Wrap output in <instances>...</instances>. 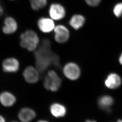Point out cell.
Here are the masks:
<instances>
[{"label": "cell", "mask_w": 122, "mask_h": 122, "mask_svg": "<svg viewBox=\"0 0 122 122\" xmlns=\"http://www.w3.org/2000/svg\"><path fill=\"white\" fill-rule=\"evenodd\" d=\"M113 12L116 16L120 17L122 15V3L117 4L113 9Z\"/></svg>", "instance_id": "cell-18"}, {"label": "cell", "mask_w": 122, "mask_h": 122, "mask_svg": "<svg viewBox=\"0 0 122 122\" xmlns=\"http://www.w3.org/2000/svg\"><path fill=\"white\" fill-rule=\"evenodd\" d=\"M38 25L41 31L44 33H49L55 27L53 20L48 18H42L39 20Z\"/></svg>", "instance_id": "cell-10"}, {"label": "cell", "mask_w": 122, "mask_h": 122, "mask_svg": "<svg viewBox=\"0 0 122 122\" xmlns=\"http://www.w3.org/2000/svg\"><path fill=\"white\" fill-rule=\"evenodd\" d=\"M0 122H6L5 118L1 115H0Z\"/></svg>", "instance_id": "cell-20"}, {"label": "cell", "mask_w": 122, "mask_h": 122, "mask_svg": "<svg viewBox=\"0 0 122 122\" xmlns=\"http://www.w3.org/2000/svg\"><path fill=\"white\" fill-rule=\"evenodd\" d=\"M55 39L57 42L63 43L67 41L69 38V33L65 26L58 25L54 27Z\"/></svg>", "instance_id": "cell-6"}, {"label": "cell", "mask_w": 122, "mask_h": 122, "mask_svg": "<svg viewBox=\"0 0 122 122\" xmlns=\"http://www.w3.org/2000/svg\"><path fill=\"white\" fill-rule=\"evenodd\" d=\"M117 122H122V120H119Z\"/></svg>", "instance_id": "cell-24"}, {"label": "cell", "mask_w": 122, "mask_h": 122, "mask_svg": "<svg viewBox=\"0 0 122 122\" xmlns=\"http://www.w3.org/2000/svg\"><path fill=\"white\" fill-rule=\"evenodd\" d=\"M15 102V97L11 93L4 92L0 94V102L5 107H11L14 105Z\"/></svg>", "instance_id": "cell-13"}, {"label": "cell", "mask_w": 122, "mask_h": 122, "mask_svg": "<svg viewBox=\"0 0 122 122\" xmlns=\"http://www.w3.org/2000/svg\"></svg>", "instance_id": "cell-26"}, {"label": "cell", "mask_w": 122, "mask_h": 122, "mask_svg": "<svg viewBox=\"0 0 122 122\" xmlns=\"http://www.w3.org/2000/svg\"><path fill=\"white\" fill-rule=\"evenodd\" d=\"M85 122H96L95 121H93V120H87Z\"/></svg>", "instance_id": "cell-22"}, {"label": "cell", "mask_w": 122, "mask_h": 122, "mask_svg": "<svg viewBox=\"0 0 122 122\" xmlns=\"http://www.w3.org/2000/svg\"><path fill=\"white\" fill-rule=\"evenodd\" d=\"M18 27L16 21L12 17L8 16L5 18L4 21L2 31L6 35H10L16 31Z\"/></svg>", "instance_id": "cell-9"}, {"label": "cell", "mask_w": 122, "mask_h": 122, "mask_svg": "<svg viewBox=\"0 0 122 122\" xmlns=\"http://www.w3.org/2000/svg\"><path fill=\"white\" fill-rule=\"evenodd\" d=\"M113 103V99L109 96H103L100 97L98 100L99 107L102 109L108 110L109 107Z\"/></svg>", "instance_id": "cell-16"}, {"label": "cell", "mask_w": 122, "mask_h": 122, "mask_svg": "<svg viewBox=\"0 0 122 122\" xmlns=\"http://www.w3.org/2000/svg\"><path fill=\"white\" fill-rule=\"evenodd\" d=\"M105 83L108 88L115 89L118 88L121 85V79L117 74L112 73L106 79Z\"/></svg>", "instance_id": "cell-12"}, {"label": "cell", "mask_w": 122, "mask_h": 122, "mask_svg": "<svg viewBox=\"0 0 122 122\" xmlns=\"http://www.w3.org/2000/svg\"><path fill=\"white\" fill-rule=\"evenodd\" d=\"M34 56L36 69L41 76L51 65L56 67L59 66V57L52 52L51 43L47 39L41 41L38 48L35 52Z\"/></svg>", "instance_id": "cell-1"}, {"label": "cell", "mask_w": 122, "mask_h": 122, "mask_svg": "<svg viewBox=\"0 0 122 122\" xmlns=\"http://www.w3.org/2000/svg\"><path fill=\"white\" fill-rule=\"evenodd\" d=\"M2 66V70L5 73H16L19 70L20 63L15 58H8L3 61Z\"/></svg>", "instance_id": "cell-5"}, {"label": "cell", "mask_w": 122, "mask_h": 122, "mask_svg": "<svg viewBox=\"0 0 122 122\" xmlns=\"http://www.w3.org/2000/svg\"><path fill=\"white\" fill-rule=\"evenodd\" d=\"M50 110L52 115L56 117H63L64 116L66 113V109L64 106L58 103L52 104Z\"/></svg>", "instance_id": "cell-14"}, {"label": "cell", "mask_w": 122, "mask_h": 122, "mask_svg": "<svg viewBox=\"0 0 122 122\" xmlns=\"http://www.w3.org/2000/svg\"><path fill=\"white\" fill-rule=\"evenodd\" d=\"M61 81L54 71H50L45 78L44 85L46 89L53 92L58 91L61 86Z\"/></svg>", "instance_id": "cell-3"}, {"label": "cell", "mask_w": 122, "mask_h": 122, "mask_svg": "<svg viewBox=\"0 0 122 122\" xmlns=\"http://www.w3.org/2000/svg\"><path fill=\"white\" fill-rule=\"evenodd\" d=\"M86 3L91 6H96L100 3L101 0H85Z\"/></svg>", "instance_id": "cell-19"}, {"label": "cell", "mask_w": 122, "mask_h": 122, "mask_svg": "<svg viewBox=\"0 0 122 122\" xmlns=\"http://www.w3.org/2000/svg\"><path fill=\"white\" fill-rule=\"evenodd\" d=\"M119 61L120 63L122 65V54H121V56H120V58H119Z\"/></svg>", "instance_id": "cell-21"}, {"label": "cell", "mask_w": 122, "mask_h": 122, "mask_svg": "<svg viewBox=\"0 0 122 122\" xmlns=\"http://www.w3.org/2000/svg\"><path fill=\"white\" fill-rule=\"evenodd\" d=\"M85 18L81 15H73L69 21L71 26L75 30H79L83 25L85 23Z\"/></svg>", "instance_id": "cell-15"}, {"label": "cell", "mask_w": 122, "mask_h": 122, "mask_svg": "<svg viewBox=\"0 0 122 122\" xmlns=\"http://www.w3.org/2000/svg\"><path fill=\"white\" fill-rule=\"evenodd\" d=\"M30 6L34 10H38L46 5L47 0H30Z\"/></svg>", "instance_id": "cell-17"}, {"label": "cell", "mask_w": 122, "mask_h": 122, "mask_svg": "<svg viewBox=\"0 0 122 122\" xmlns=\"http://www.w3.org/2000/svg\"><path fill=\"white\" fill-rule=\"evenodd\" d=\"M20 45L23 48L32 51L36 49L39 43L37 35L32 30H26L20 36Z\"/></svg>", "instance_id": "cell-2"}, {"label": "cell", "mask_w": 122, "mask_h": 122, "mask_svg": "<svg viewBox=\"0 0 122 122\" xmlns=\"http://www.w3.org/2000/svg\"><path fill=\"white\" fill-rule=\"evenodd\" d=\"M23 75L26 82L29 83H35L39 81V73L37 69L32 66L26 67Z\"/></svg>", "instance_id": "cell-7"}, {"label": "cell", "mask_w": 122, "mask_h": 122, "mask_svg": "<svg viewBox=\"0 0 122 122\" xmlns=\"http://www.w3.org/2000/svg\"><path fill=\"white\" fill-rule=\"evenodd\" d=\"M36 116L35 112L30 108H22L18 113V118L22 122H30Z\"/></svg>", "instance_id": "cell-11"}, {"label": "cell", "mask_w": 122, "mask_h": 122, "mask_svg": "<svg viewBox=\"0 0 122 122\" xmlns=\"http://www.w3.org/2000/svg\"><path fill=\"white\" fill-rule=\"evenodd\" d=\"M49 12L51 18L54 20H60L63 19L66 14V11L64 7L59 4L54 3L51 5Z\"/></svg>", "instance_id": "cell-8"}, {"label": "cell", "mask_w": 122, "mask_h": 122, "mask_svg": "<svg viewBox=\"0 0 122 122\" xmlns=\"http://www.w3.org/2000/svg\"><path fill=\"white\" fill-rule=\"evenodd\" d=\"M16 122V121H13V122Z\"/></svg>", "instance_id": "cell-25"}, {"label": "cell", "mask_w": 122, "mask_h": 122, "mask_svg": "<svg viewBox=\"0 0 122 122\" xmlns=\"http://www.w3.org/2000/svg\"><path fill=\"white\" fill-rule=\"evenodd\" d=\"M63 71L65 76L71 80L77 79L81 74L79 66L73 63H69L66 65L63 68Z\"/></svg>", "instance_id": "cell-4"}, {"label": "cell", "mask_w": 122, "mask_h": 122, "mask_svg": "<svg viewBox=\"0 0 122 122\" xmlns=\"http://www.w3.org/2000/svg\"><path fill=\"white\" fill-rule=\"evenodd\" d=\"M37 122H48V121H42V120H41V121H38Z\"/></svg>", "instance_id": "cell-23"}]
</instances>
